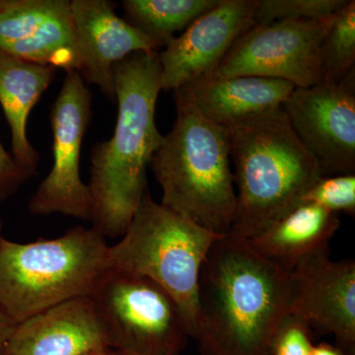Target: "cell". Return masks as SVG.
<instances>
[{
    "label": "cell",
    "mask_w": 355,
    "mask_h": 355,
    "mask_svg": "<svg viewBox=\"0 0 355 355\" xmlns=\"http://www.w3.org/2000/svg\"><path fill=\"white\" fill-rule=\"evenodd\" d=\"M200 355H270L289 313L288 272L230 234L212 245L198 279Z\"/></svg>",
    "instance_id": "obj_1"
},
{
    "label": "cell",
    "mask_w": 355,
    "mask_h": 355,
    "mask_svg": "<svg viewBox=\"0 0 355 355\" xmlns=\"http://www.w3.org/2000/svg\"><path fill=\"white\" fill-rule=\"evenodd\" d=\"M118 118L111 139L91 150L92 227L121 237L147 190L146 168L164 135L155 123L161 88L159 51H140L114 69Z\"/></svg>",
    "instance_id": "obj_2"
},
{
    "label": "cell",
    "mask_w": 355,
    "mask_h": 355,
    "mask_svg": "<svg viewBox=\"0 0 355 355\" xmlns=\"http://www.w3.org/2000/svg\"><path fill=\"white\" fill-rule=\"evenodd\" d=\"M226 128L237 184V209L228 234L249 240L302 203L323 175L282 108Z\"/></svg>",
    "instance_id": "obj_3"
},
{
    "label": "cell",
    "mask_w": 355,
    "mask_h": 355,
    "mask_svg": "<svg viewBox=\"0 0 355 355\" xmlns=\"http://www.w3.org/2000/svg\"><path fill=\"white\" fill-rule=\"evenodd\" d=\"M176 107L174 125L150 161L162 189L161 205L207 230L228 234L237 198L227 128L186 103Z\"/></svg>",
    "instance_id": "obj_4"
},
{
    "label": "cell",
    "mask_w": 355,
    "mask_h": 355,
    "mask_svg": "<svg viewBox=\"0 0 355 355\" xmlns=\"http://www.w3.org/2000/svg\"><path fill=\"white\" fill-rule=\"evenodd\" d=\"M109 245L95 228L55 239L0 241V306L16 324L51 307L90 297L109 272Z\"/></svg>",
    "instance_id": "obj_5"
},
{
    "label": "cell",
    "mask_w": 355,
    "mask_h": 355,
    "mask_svg": "<svg viewBox=\"0 0 355 355\" xmlns=\"http://www.w3.org/2000/svg\"><path fill=\"white\" fill-rule=\"evenodd\" d=\"M220 234L154 202L148 189L120 241L109 247L110 268L146 277L173 299L189 338L198 331V279Z\"/></svg>",
    "instance_id": "obj_6"
},
{
    "label": "cell",
    "mask_w": 355,
    "mask_h": 355,
    "mask_svg": "<svg viewBox=\"0 0 355 355\" xmlns=\"http://www.w3.org/2000/svg\"><path fill=\"white\" fill-rule=\"evenodd\" d=\"M90 297L116 352L180 355L186 347L181 312L153 280L110 268Z\"/></svg>",
    "instance_id": "obj_7"
},
{
    "label": "cell",
    "mask_w": 355,
    "mask_h": 355,
    "mask_svg": "<svg viewBox=\"0 0 355 355\" xmlns=\"http://www.w3.org/2000/svg\"><path fill=\"white\" fill-rule=\"evenodd\" d=\"M92 116V93L76 70L67 72L51 107L53 164L29 202L35 216L62 214L91 221L93 200L80 176L81 149Z\"/></svg>",
    "instance_id": "obj_8"
},
{
    "label": "cell",
    "mask_w": 355,
    "mask_h": 355,
    "mask_svg": "<svg viewBox=\"0 0 355 355\" xmlns=\"http://www.w3.org/2000/svg\"><path fill=\"white\" fill-rule=\"evenodd\" d=\"M335 18L254 25L235 42L211 76L279 79L295 88L316 85L322 80V41Z\"/></svg>",
    "instance_id": "obj_9"
},
{
    "label": "cell",
    "mask_w": 355,
    "mask_h": 355,
    "mask_svg": "<svg viewBox=\"0 0 355 355\" xmlns=\"http://www.w3.org/2000/svg\"><path fill=\"white\" fill-rule=\"evenodd\" d=\"M324 176L355 173V69L340 83L294 88L282 107Z\"/></svg>",
    "instance_id": "obj_10"
},
{
    "label": "cell",
    "mask_w": 355,
    "mask_h": 355,
    "mask_svg": "<svg viewBox=\"0 0 355 355\" xmlns=\"http://www.w3.org/2000/svg\"><path fill=\"white\" fill-rule=\"evenodd\" d=\"M258 0H218L159 53L161 88L175 91L216 72L233 44L254 25Z\"/></svg>",
    "instance_id": "obj_11"
},
{
    "label": "cell",
    "mask_w": 355,
    "mask_h": 355,
    "mask_svg": "<svg viewBox=\"0 0 355 355\" xmlns=\"http://www.w3.org/2000/svg\"><path fill=\"white\" fill-rule=\"evenodd\" d=\"M289 312L311 329L336 338L347 355H355V263L331 261L329 252L299 261L288 272Z\"/></svg>",
    "instance_id": "obj_12"
},
{
    "label": "cell",
    "mask_w": 355,
    "mask_h": 355,
    "mask_svg": "<svg viewBox=\"0 0 355 355\" xmlns=\"http://www.w3.org/2000/svg\"><path fill=\"white\" fill-rule=\"evenodd\" d=\"M0 53L76 71L78 53L69 0H0Z\"/></svg>",
    "instance_id": "obj_13"
},
{
    "label": "cell",
    "mask_w": 355,
    "mask_h": 355,
    "mask_svg": "<svg viewBox=\"0 0 355 355\" xmlns=\"http://www.w3.org/2000/svg\"><path fill=\"white\" fill-rule=\"evenodd\" d=\"M109 0H72L78 67L85 83L94 84L110 100H116L114 69L140 51H157V44L119 17Z\"/></svg>",
    "instance_id": "obj_14"
},
{
    "label": "cell",
    "mask_w": 355,
    "mask_h": 355,
    "mask_svg": "<svg viewBox=\"0 0 355 355\" xmlns=\"http://www.w3.org/2000/svg\"><path fill=\"white\" fill-rule=\"evenodd\" d=\"M112 349L94 301H67L16 324L3 355H87Z\"/></svg>",
    "instance_id": "obj_15"
},
{
    "label": "cell",
    "mask_w": 355,
    "mask_h": 355,
    "mask_svg": "<svg viewBox=\"0 0 355 355\" xmlns=\"http://www.w3.org/2000/svg\"><path fill=\"white\" fill-rule=\"evenodd\" d=\"M294 86L257 76L207 77L173 91L216 125L228 128L251 116L282 108Z\"/></svg>",
    "instance_id": "obj_16"
},
{
    "label": "cell",
    "mask_w": 355,
    "mask_h": 355,
    "mask_svg": "<svg viewBox=\"0 0 355 355\" xmlns=\"http://www.w3.org/2000/svg\"><path fill=\"white\" fill-rule=\"evenodd\" d=\"M340 226L338 214L302 202L247 242L266 260L289 272L299 261L329 252V243Z\"/></svg>",
    "instance_id": "obj_17"
},
{
    "label": "cell",
    "mask_w": 355,
    "mask_h": 355,
    "mask_svg": "<svg viewBox=\"0 0 355 355\" xmlns=\"http://www.w3.org/2000/svg\"><path fill=\"white\" fill-rule=\"evenodd\" d=\"M55 71V67L0 53V105L11 130L14 160L29 178L36 174L40 155L28 139V118Z\"/></svg>",
    "instance_id": "obj_18"
},
{
    "label": "cell",
    "mask_w": 355,
    "mask_h": 355,
    "mask_svg": "<svg viewBox=\"0 0 355 355\" xmlns=\"http://www.w3.org/2000/svg\"><path fill=\"white\" fill-rule=\"evenodd\" d=\"M218 0H125V21L157 46H166L175 33L187 29Z\"/></svg>",
    "instance_id": "obj_19"
},
{
    "label": "cell",
    "mask_w": 355,
    "mask_h": 355,
    "mask_svg": "<svg viewBox=\"0 0 355 355\" xmlns=\"http://www.w3.org/2000/svg\"><path fill=\"white\" fill-rule=\"evenodd\" d=\"M355 69V1L336 15L321 44L322 80L336 83Z\"/></svg>",
    "instance_id": "obj_20"
},
{
    "label": "cell",
    "mask_w": 355,
    "mask_h": 355,
    "mask_svg": "<svg viewBox=\"0 0 355 355\" xmlns=\"http://www.w3.org/2000/svg\"><path fill=\"white\" fill-rule=\"evenodd\" d=\"M349 0H258L254 13V25L266 26L277 21H320L330 19Z\"/></svg>",
    "instance_id": "obj_21"
},
{
    "label": "cell",
    "mask_w": 355,
    "mask_h": 355,
    "mask_svg": "<svg viewBox=\"0 0 355 355\" xmlns=\"http://www.w3.org/2000/svg\"><path fill=\"white\" fill-rule=\"evenodd\" d=\"M302 202L315 203L333 214L354 216L355 175L322 177L305 193Z\"/></svg>",
    "instance_id": "obj_22"
},
{
    "label": "cell",
    "mask_w": 355,
    "mask_h": 355,
    "mask_svg": "<svg viewBox=\"0 0 355 355\" xmlns=\"http://www.w3.org/2000/svg\"><path fill=\"white\" fill-rule=\"evenodd\" d=\"M313 345L309 324L289 312L275 331L270 355H310Z\"/></svg>",
    "instance_id": "obj_23"
},
{
    "label": "cell",
    "mask_w": 355,
    "mask_h": 355,
    "mask_svg": "<svg viewBox=\"0 0 355 355\" xmlns=\"http://www.w3.org/2000/svg\"><path fill=\"white\" fill-rule=\"evenodd\" d=\"M28 179L29 176L0 141V200L11 197Z\"/></svg>",
    "instance_id": "obj_24"
},
{
    "label": "cell",
    "mask_w": 355,
    "mask_h": 355,
    "mask_svg": "<svg viewBox=\"0 0 355 355\" xmlns=\"http://www.w3.org/2000/svg\"><path fill=\"white\" fill-rule=\"evenodd\" d=\"M15 326V322L7 315L3 308L0 306V355L4 354L7 340Z\"/></svg>",
    "instance_id": "obj_25"
},
{
    "label": "cell",
    "mask_w": 355,
    "mask_h": 355,
    "mask_svg": "<svg viewBox=\"0 0 355 355\" xmlns=\"http://www.w3.org/2000/svg\"><path fill=\"white\" fill-rule=\"evenodd\" d=\"M310 355H347L338 345L328 343H320L313 345Z\"/></svg>",
    "instance_id": "obj_26"
},
{
    "label": "cell",
    "mask_w": 355,
    "mask_h": 355,
    "mask_svg": "<svg viewBox=\"0 0 355 355\" xmlns=\"http://www.w3.org/2000/svg\"><path fill=\"white\" fill-rule=\"evenodd\" d=\"M87 355H116V354L113 349H106L99 350V352H92V354Z\"/></svg>",
    "instance_id": "obj_27"
},
{
    "label": "cell",
    "mask_w": 355,
    "mask_h": 355,
    "mask_svg": "<svg viewBox=\"0 0 355 355\" xmlns=\"http://www.w3.org/2000/svg\"><path fill=\"white\" fill-rule=\"evenodd\" d=\"M116 352V350H114ZM116 355H146V354H135V352H116Z\"/></svg>",
    "instance_id": "obj_28"
},
{
    "label": "cell",
    "mask_w": 355,
    "mask_h": 355,
    "mask_svg": "<svg viewBox=\"0 0 355 355\" xmlns=\"http://www.w3.org/2000/svg\"><path fill=\"white\" fill-rule=\"evenodd\" d=\"M2 238H3V235H2V219L1 216H0V241H1Z\"/></svg>",
    "instance_id": "obj_29"
}]
</instances>
